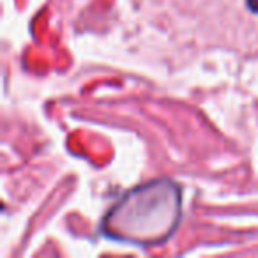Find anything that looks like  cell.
<instances>
[{
	"label": "cell",
	"mask_w": 258,
	"mask_h": 258,
	"mask_svg": "<svg viewBox=\"0 0 258 258\" xmlns=\"http://www.w3.org/2000/svg\"><path fill=\"white\" fill-rule=\"evenodd\" d=\"M246 6H247V9H249L251 13L258 15V0H246Z\"/></svg>",
	"instance_id": "7a4b0ae2"
},
{
	"label": "cell",
	"mask_w": 258,
	"mask_h": 258,
	"mask_svg": "<svg viewBox=\"0 0 258 258\" xmlns=\"http://www.w3.org/2000/svg\"><path fill=\"white\" fill-rule=\"evenodd\" d=\"M180 211V187L168 179L152 180L125 193L103 219L101 230L120 242L156 246L173 233Z\"/></svg>",
	"instance_id": "6da1fadb"
}]
</instances>
